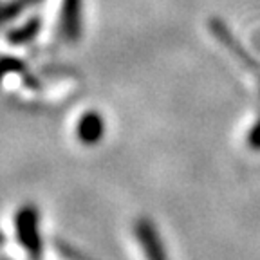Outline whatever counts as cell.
<instances>
[{"label": "cell", "instance_id": "cell-3", "mask_svg": "<svg viewBox=\"0 0 260 260\" xmlns=\"http://www.w3.org/2000/svg\"><path fill=\"white\" fill-rule=\"evenodd\" d=\"M18 228H20L22 242L31 251H38V233L37 232V213L32 210H25L18 215Z\"/></svg>", "mask_w": 260, "mask_h": 260}, {"label": "cell", "instance_id": "cell-1", "mask_svg": "<svg viewBox=\"0 0 260 260\" xmlns=\"http://www.w3.org/2000/svg\"><path fill=\"white\" fill-rule=\"evenodd\" d=\"M136 239H138L146 260H168L167 251L162 248L161 237L157 235V230L148 219L138 220V224H136Z\"/></svg>", "mask_w": 260, "mask_h": 260}, {"label": "cell", "instance_id": "cell-5", "mask_svg": "<svg viewBox=\"0 0 260 260\" xmlns=\"http://www.w3.org/2000/svg\"><path fill=\"white\" fill-rule=\"evenodd\" d=\"M248 145L251 146L253 150H260V119L251 126V130H249Z\"/></svg>", "mask_w": 260, "mask_h": 260}, {"label": "cell", "instance_id": "cell-4", "mask_svg": "<svg viewBox=\"0 0 260 260\" xmlns=\"http://www.w3.org/2000/svg\"><path fill=\"white\" fill-rule=\"evenodd\" d=\"M78 136L83 143H96L103 136V119L94 112L85 114L78 123Z\"/></svg>", "mask_w": 260, "mask_h": 260}, {"label": "cell", "instance_id": "cell-2", "mask_svg": "<svg viewBox=\"0 0 260 260\" xmlns=\"http://www.w3.org/2000/svg\"><path fill=\"white\" fill-rule=\"evenodd\" d=\"M81 31V0H63L61 4V32L74 40Z\"/></svg>", "mask_w": 260, "mask_h": 260}]
</instances>
